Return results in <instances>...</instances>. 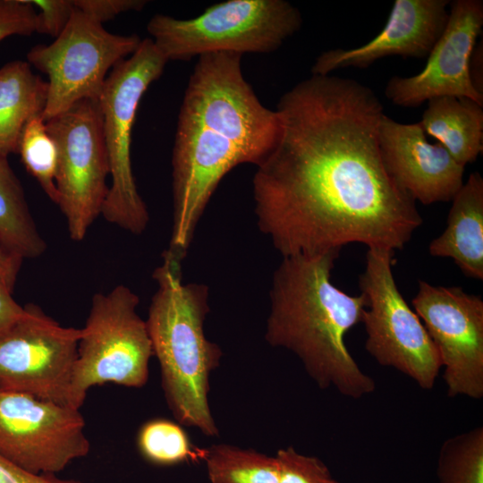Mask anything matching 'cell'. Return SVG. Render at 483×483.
<instances>
[{
  "instance_id": "1",
  "label": "cell",
  "mask_w": 483,
  "mask_h": 483,
  "mask_svg": "<svg viewBox=\"0 0 483 483\" xmlns=\"http://www.w3.org/2000/svg\"><path fill=\"white\" fill-rule=\"evenodd\" d=\"M275 111L279 137L257 165L252 191L258 226L282 257L352 242L402 250L422 217L384 166V110L375 92L352 79L312 74Z\"/></svg>"
},
{
  "instance_id": "2",
  "label": "cell",
  "mask_w": 483,
  "mask_h": 483,
  "mask_svg": "<svg viewBox=\"0 0 483 483\" xmlns=\"http://www.w3.org/2000/svg\"><path fill=\"white\" fill-rule=\"evenodd\" d=\"M279 133L278 113L260 102L244 78L242 55L199 56L180 108L173 148L169 252L184 259L225 175L241 164L262 163Z\"/></svg>"
},
{
  "instance_id": "3",
  "label": "cell",
  "mask_w": 483,
  "mask_h": 483,
  "mask_svg": "<svg viewBox=\"0 0 483 483\" xmlns=\"http://www.w3.org/2000/svg\"><path fill=\"white\" fill-rule=\"evenodd\" d=\"M339 253L283 257L273 275L265 338L294 353L319 388L360 399L372 394L376 384L352 356L345 335L361 322L367 299L332 283Z\"/></svg>"
},
{
  "instance_id": "4",
  "label": "cell",
  "mask_w": 483,
  "mask_h": 483,
  "mask_svg": "<svg viewBox=\"0 0 483 483\" xmlns=\"http://www.w3.org/2000/svg\"><path fill=\"white\" fill-rule=\"evenodd\" d=\"M153 273L157 289L146 320L153 353L161 369L164 394L176 420L216 436L208 404L209 377L220 364V347L208 340V288L182 282V262L168 250Z\"/></svg>"
},
{
  "instance_id": "5",
  "label": "cell",
  "mask_w": 483,
  "mask_h": 483,
  "mask_svg": "<svg viewBox=\"0 0 483 483\" xmlns=\"http://www.w3.org/2000/svg\"><path fill=\"white\" fill-rule=\"evenodd\" d=\"M301 25V12L288 1L227 0L191 19L156 14L147 30L169 62L212 53H271Z\"/></svg>"
},
{
  "instance_id": "6",
  "label": "cell",
  "mask_w": 483,
  "mask_h": 483,
  "mask_svg": "<svg viewBox=\"0 0 483 483\" xmlns=\"http://www.w3.org/2000/svg\"><path fill=\"white\" fill-rule=\"evenodd\" d=\"M166 63L151 38L141 39L135 52L111 70L98 98L111 175L101 215L132 234H141L149 221L132 173V128L143 94Z\"/></svg>"
},
{
  "instance_id": "7",
  "label": "cell",
  "mask_w": 483,
  "mask_h": 483,
  "mask_svg": "<svg viewBox=\"0 0 483 483\" xmlns=\"http://www.w3.org/2000/svg\"><path fill=\"white\" fill-rule=\"evenodd\" d=\"M139 302L138 295L123 284L92 297L80 328L71 385L72 407L80 409L95 386L114 383L139 388L148 382L154 353L146 320L137 312Z\"/></svg>"
},
{
  "instance_id": "8",
  "label": "cell",
  "mask_w": 483,
  "mask_h": 483,
  "mask_svg": "<svg viewBox=\"0 0 483 483\" xmlns=\"http://www.w3.org/2000/svg\"><path fill=\"white\" fill-rule=\"evenodd\" d=\"M394 251L368 248L363 273L359 277L367 299L363 323L367 352L381 366L395 369L422 389L433 388L441 360L416 312L408 305L395 283Z\"/></svg>"
},
{
  "instance_id": "9",
  "label": "cell",
  "mask_w": 483,
  "mask_h": 483,
  "mask_svg": "<svg viewBox=\"0 0 483 483\" xmlns=\"http://www.w3.org/2000/svg\"><path fill=\"white\" fill-rule=\"evenodd\" d=\"M141 39L106 30L75 9L62 33L48 45H36L27 62L48 77L45 122L83 99L98 100L109 70L132 55Z\"/></svg>"
},
{
  "instance_id": "10",
  "label": "cell",
  "mask_w": 483,
  "mask_h": 483,
  "mask_svg": "<svg viewBox=\"0 0 483 483\" xmlns=\"http://www.w3.org/2000/svg\"><path fill=\"white\" fill-rule=\"evenodd\" d=\"M57 148L55 185L70 238L82 241L101 215L110 175L98 100L83 99L46 122Z\"/></svg>"
},
{
  "instance_id": "11",
  "label": "cell",
  "mask_w": 483,
  "mask_h": 483,
  "mask_svg": "<svg viewBox=\"0 0 483 483\" xmlns=\"http://www.w3.org/2000/svg\"><path fill=\"white\" fill-rule=\"evenodd\" d=\"M80 328L61 326L35 304L0 334V389L72 406ZM74 408V407H73Z\"/></svg>"
},
{
  "instance_id": "12",
  "label": "cell",
  "mask_w": 483,
  "mask_h": 483,
  "mask_svg": "<svg viewBox=\"0 0 483 483\" xmlns=\"http://www.w3.org/2000/svg\"><path fill=\"white\" fill-rule=\"evenodd\" d=\"M80 409L0 389V455L33 473L55 474L86 456Z\"/></svg>"
},
{
  "instance_id": "13",
  "label": "cell",
  "mask_w": 483,
  "mask_h": 483,
  "mask_svg": "<svg viewBox=\"0 0 483 483\" xmlns=\"http://www.w3.org/2000/svg\"><path fill=\"white\" fill-rule=\"evenodd\" d=\"M438 352L449 397H483V301L423 280L411 301Z\"/></svg>"
},
{
  "instance_id": "14",
  "label": "cell",
  "mask_w": 483,
  "mask_h": 483,
  "mask_svg": "<svg viewBox=\"0 0 483 483\" xmlns=\"http://www.w3.org/2000/svg\"><path fill=\"white\" fill-rule=\"evenodd\" d=\"M449 7L446 25L422 71L409 77L395 75L388 80L385 95L394 105L417 107L434 97L453 96L483 106V95L475 89L469 70L483 26V2L454 0Z\"/></svg>"
},
{
  "instance_id": "15",
  "label": "cell",
  "mask_w": 483,
  "mask_h": 483,
  "mask_svg": "<svg viewBox=\"0 0 483 483\" xmlns=\"http://www.w3.org/2000/svg\"><path fill=\"white\" fill-rule=\"evenodd\" d=\"M377 138L386 172L414 200L452 201L462 186L465 166L442 145L430 143L419 123H398L384 113Z\"/></svg>"
},
{
  "instance_id": "16",
  "label": "cell",
  "mask_w": 483,
  "mask_h": 483,
  "mask_svg": "<svg viewBox=\"0 0 483 483\" xmlns=\"http://www.w3.org/2000/svg\"><path fill=\"white\" fill-rule=\"evenodd\" d=\"M448 0H395L387 22L368 43L350 49L321 53L311 67L315 75H328L349 67L365 69L376 61L398 55L428 57L448 19Z\"/></svg>"
},
{
  "instance_id": "17",
  "label": "cell",
  "mask_w": 483,
  "mask_h": 483,
  "mask_svg": "<svg viewBox=\"0 0 483 483\" xmlns=\"http://www.w3.org/2000/svg\"><path fill=\"white\" fill-rule=\"evenodd\" d=\"M433 257L449 258L468 277L483 279V178L470 174L452 199L445 231L428 246Z\"/></svg>"
},
{
  "instance_id": "18",
  "label": "cell",
  "mask_w": 483,
  "mask_h": 483,
  "mask_svg": "<svg viewBox=\"0 0 483 483\" xmlns=\"http://www.w3.org/2000/svg\"><path fill=\"white\" fill-rule=\"evenodd\" d=\"M482 106L467 97H434L428 101L419 124L465 166L483 150Z\"/></svg>"
},
{
  "instance_id": "19",
  "label": "cell",
  "mask_w": 483,
  "mask_h": 483,
  "mask_svg": "<svg viewBox=\"0 0 483 483\" xmlns=\"http://www.w3.org/2000/svg\"><path fill=\"white\" fill-rule=\"evenodd\" d=\"M47 82L27 61L15 60L0 68V157L17 153L21 134L33 117L42 115Z\"/></svg>"
},
{
  "instance_id": "20",
  "label": "cell",
  "mask_w": 483,
  "mask_h": 483,
  "mask_svg": "<svg viewBox=\"0 0 483 483\" xmlns=\"http://www.w3.org/2000/svg\"><path fill=\"white\" fill-rule=\"evenodd\" d=\"M0 242L13 255L40 257L47 243L30 212L22 186L8 163L0 157Z\"/></svg>"
},
{
  "instance_id": "21",
  "label": "cell",
  "mask_w": 483,
  "mask_h": 483,
  "mask_svg": "<svg viewBox=\"0 0 483 483\" xmlns=\"http://www.w3.org/2000/svg\"><path fill=\"white\" fill-rule=\"evenodd\" d=\"M203 457L211 483H279L275 456L219 444L208 448Z\"/></svg>"
},
{
  "instance_id": "22",
  "label": "cell",
  "mask_w": 483,
  "mask_h": 483,
  "mask_svg": "<svg viewBox=\"0 0 483 483\" xmlns=\"http://www.w3.org/2000/svg\"><path fill=\"white\" fill-rule=\"evenodd\" d=\"M439 483H483V427L447 438L441 445Z\"/></svg>"
},
{
  "instance_id": "23",
  "label": "cell",
  "mask_w": 483,
  "mask_h": 483,
  "mask_svg": "<svg viewBox=\"0 0 483 483\" xmlns=\"http://www.w3.org/2000/svg\"><path fill=\"white\" fill-rule=\"evenodd\" d=\"M17 153L20 154L27 171L38 181L47 197L57 205V148L47 130L42 115L35 116L26 123L19 140Z\"/></svg>"
},
{
  "instance_id": "24",
  "label": "cell",
  "mask_w": 483,
  "mask_h": 483,
  "mask_svg": "<svg viewBox=\"0 0 483 483\" xmlns=\"http://www.w3.org/2000/svg\"><path fill=\"white\" fill-rule=\"evenodd\" d=\"M138 445L142 455L153 463L172 465L192 455L185 431L167 419H153L145 423L138 435Z\"/></svg>"
},
{
  "instance_id": "25",
  "label": "cell",
  "mask_w": 483,
  "mask_h": 483,
  "mask_svg": "<svg viewBox=\"0 0 483 483\" xmlns=\"http://www.w3.org/2000/svg\"><path fill=\"white\" fill-rule=\"evenodd\" d=\"M279 483H339L318 458L297 452L289 446L277 451Z\"/></svg>"
},
{
  "instance_id": "26",
  "label": "cell",
  "mask_w": 483,
  "mask_h": 483,
  "mask_svg": "<svg viewBox=\"0 0 483 483\" xmlns=\"http://www.w3.org/2000/svg\"><path fill=\"white\" fill-rule=\"evenodd\" d=\"M35 7L30 0H0V41L36 32Z\"/></svg>"
},
{
  "instance_id": "27",
  "label": "cell",
  "mask_w": 483,
  "mask_h": 483,
  "mask_svg": "<svg viewBox=\"0 0 483 483\" xmlns=\"http://www.w3.org/2000/svg\"><path fill=\"white\" fill-rule=\"evenodd\" d=\"M38 9L36 32L57 38L70 21L75 6L72 0H30Z\"/></svg>"
},
{
  "instance_id": "28",
  "label": "cell",
  "mask_w": 483,
  "mask_h": 483,
  "mask_svg": "<svg viewBox=\"0 0 483 483\" xmlns=\"http://www.w3.org/2000/svg\"><path fill=\"white\" fill-rule=\"evenodd\" d=\"M75 9L91 21L103 24L117 15L131 11H141L144 0H72Z\"/></svg>"
},
{
  "instance_id": "29",
  "label": "cell",
  "mask_w": 483,
  "mask_h": 483,
  "mask_svg": "<svg viewBox=\"0 0 483 483\" xmlns=\"http://www.w3.org/2000/svg\"><path fill=\"white\" fill-rule=\"evenodd\" d=\"M0 483H83L64 479L55 474H38L13 463L0 455Z\"/></svg>"
},
{
  "instance_id": "30",
  "label": "cell",
  "mask_w": 483,
  "mask_h": 483,
  "mask_svg": "<svg viewBox=\"0 0 483 483\" xmlns=\"http://www.w3.org/2000/svg\"><path fill=\"white\" fill-rule=\"evenodd\" d=\"M23 312L24 306L15 301L12 292L0 281V334L18 320Z\"/></svg>"
},
{
  "instance_id": "31",
  "label": "cell",
  "mask_w": 483,
  "mask_h": 483,
  "mask_svg": "<svg viewBox=\"0 0 483 483\" xmlns=\"http://www.w3.org/2000/svg\"><path fill=\"white\" fill-rule=\"evenodd\" d=\"M22 260L11 253L0 242V281L12 292L17 282Z\"/></svg>"
},
{
  "instance_id": "32",
  "label": "cell",
  "mask_w": 483,
  "mask_h": 483,
  "mask_svg": "<svg viewBox=\"0 0 483 483\" xmlns=\"http://www.w3.org/2000/svg\"><path fill=\"white\" fill-rule=\"evenodd\" d=\"M470 77L475 89L483 95L482 46H475L470 60Z\"/></svg>"
}]
</instances>
